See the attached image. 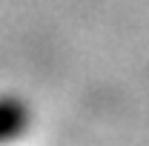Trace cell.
<instances>
[{
    "mask_svg": "<svg viewBox=\"0 0 149 146\" xmlns=\"http://www.w3.org/2000/svg\"><path fill=\"white\" fill-rule=\"evenodd\" d=\"M26 126H29L26 106L12 97H0V143L17 138L20 132H26Z\"/></svg>",
    "mask_w": 149,
    "mask_h": 146,
    "instance_id": "1",
    "label": "cell"
}]
</instances>
